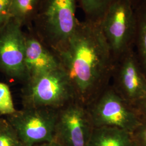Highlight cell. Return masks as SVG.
<instances>
[{
	"mask_svg": "<svg viewBox=\"0 0 146 146\" xmlns=\"http://www.w3.org/2000/svg\"><path fill=\"white\" fill-rule=\"evenodd\" d=\"M0 146H25L14 129L5 119L0 126Z\"/></svg>",
	"mask_w": 146,
	"mask_h": 146,
	"instance_id": "9a60e30c",
	"label": "cell"
},
{
	"mask_svg": "<svg viewBox=\"0 0 146 146\" xmlns=\"http://www.w3.org/2000/svg\"><path fill=\"white\" fill-rule=\"evenodd\" d=\"M142 120H146V93L145 96L133 106Z\"/></svg>",
	"mask_w": 146,
	"mask_h": 146,
	"instance_id": "d6986e66",
	"label": "cell"
},
{
	"mask_svg": "<svg viewBox=\"0 0 146 146\" xmlns=\"http://www.w3.org/2000/svg\"><path fill=\"white\" fill-rule=\"evenodd\" d=\"M76 0H42L33 23L37 35L53 51L67 42L78 22Z\"/></svg>",
	"mask_w": 146,
	"mask_h": 146,
	"instance_id": "7a4b0ae2",
	"label": "cell"
},
{
	"mask_svg": "<svg viewBox=\"0 0 146 146\" xmlns=\"http://www.w3.org/2000/svg\"><path fill=\"white\" fill-rule=\"evenodd\" d=\"M3 120H4V119H3V118H2V117H1V116H0V126L2 125Z\"/></svg>",
	"mask_w": 146,
	"mask_h": 146,
	"instance_id": "7402d4cb",
	"label": "cell"
},
{
	"mask_svg": "<svg viewBox=\"0 0 146 146\" xmlns=\"http://www.w3.org/2000/svg\"><path fill=\"white\" fill-rule=\"evenodd\" d=\"M21 98L23 108L56 110L75 100L72 84L62 67L28 80Z\"/></svg>",
	"mask_w": 146,
	"mask_h": 146,
	"instance_id": "3957f363",
	"label": "cell"
},
{
	"mask_svg": "<svg viewBox=\"0 0 146 146\" xmlns=\"http://www.w3.org/2000/svg\"><path fill=\"white\" fill-rule=\"evenodd\" d=\"M54 52L72 84L75 101L88 107L110 85L114 67L99 23L78 20L68 41Z\"/></svg>",
	"mask_w": 146,
	"mask_h": 146,
	"instance_id": "6da1fadb",
	"label": "cell"
},
{
	"mask_svg": "<svg viewBox=\"0 0 146 146\" xmlns=\"http://www.w3.org/2000/svg\"><path fill=\"white\" fill-rule=\"evenodd\" d=\"M24 35L27 81L61 67L57 55L37 35L33 26L26 28Z\"/></svg>",
	"mask_w": 146,
	"mask_h": 146,
	"instance_id": "30bf717a",
	"label": "cell"
},
{
	"mask_svg": "<svg viewBox=\"0 0 146 146\" xmlns=\"http://www.w3.org/2000/svg\"><path fill=\"white\" fill-rule=\"evenodd\" d=\"M94 127L88 108L74 100L58 110L54 138L64 146H88Z\"/></svg>",
	"mask_w": 146,
	"mask_h": 146,
	"instance_id": "52a82bcc",
	"label": "cell"
},
{
	"mask_svg": "<svg viewBox=\"0 0 146 146\" xmlns=\"http://www.w3.org/2000/svg\"><path fill=\"white\" fill-rule=\"evenodd\" d=\"M111 85L126 102L134 106L146 93V76L134 49L114 63Z\"/></svg>",
	"mask_w": 146,
	"mask_h": 146,
	"instance_id": "9c48e42d",
	"label": "cell"
},
{
	"mask_svg": "<svg viewBox=\"0 0 146 146\" xmlns=\"http://www.w3.org/2000/svg\"><path fill=\"white\" fill-rule=\"evenodd\" d=\"M11 0H0V31L11 20Z\"/></svg>",
	"mask_w": 146,
	"mask_h": 146,
	"instance_id": "ac0fdd59",
	"label": "cell"
},
{
	"mask_svg": "<svg viewBox=\"0 0 146 146\" xmlns=\"http://www.w3.org/2000/svg\"><path fill=\"white\" fill-rule=\"evenodd\" d=\"M34 146H64L62 144L56 140V139L54 138V139L52 141H48L46 142L41 143L40 144H37Z\"/></svg>",
	"mask_w": 146,
	"mask_h": 146,
	"instance_id": "ffe728a7",
	"label": "cell"
},
{
	"mask_svg": "<svg viewBox=\"0 0 146 146\" xmlns=\"http://www.w3.org/2000/svg\"><path fill=\"white\" fill-rule=\"evenodd\" d=\"M134 146H135V145H134Z\"/></svg>",
	"mask_w": 146,
	"mask_h": 146,
	"instance_id": "603a6c76",
	"label": "cell"
},
{
	"mask_svg": "<svg viewBox=\"0 0 146 146\" xmlns=\"http://www.w3.org/2000/svg\"><path fill=\"white\" fill-rule=\"evenodd\" d=\"M16 111L9 87L0 82V115L7 116Z\"/></svg>",
	"mask_w": 146,
	"mask_h": 146,
	"instance_id": "2e32d148",
	"label": "cell"
},
{
	"mask_svg": "<svg viewBox=\"0 0 146 146\" xmlns=\"http://www.w3.org/2000/svg\"><path fill=\"white\" fill-rule=\"evenodd\" d=\"M99 24L114 63L134 49L136 18L131 0H114Z\"/></svg>",
	"mask_w": 146,
	"mask_h": 146,
	"instance_id": "277c9868",
	"label": "cell"
},
{
	"mask_svg": "<svg viewBox=\"0 0 146 146\" xmlns=\"http://www.w3.org/2000/svg\"><path fill=\"white\" fill-rule=\"evenodd\" d=\"M114 0H79L84 20L100 23L105 12Z\"/></svg>",
	"mask_w": 146,
	"mask_h": 146,
	"instance_id": "5bb4252c",
	"label": "cell"
},
{
	"mask_svg": "<svg viewBox=\"0 0 146 146\" xmlns=\"http://www.w3.org/2000/svg\"><path fill=\"white\" fill-rule=\"evenodd\" d=\"M87 108L95 127H113L131 133L142 120L133 106L110 84Z\"/></svg>",
	"mask_w": 146,
	"mask_h": 146,
	"instance_id": "5b68a950",
	"label": "cell"
},
{
	"mask_svg": "<svg viewBox=\"0 0 146 146\" xmlns=\"http://www.w3.org/2000/svg\"><path fill=\"white\" fill-rule=\"evenodd\" d=\"M21 25L13 19L0 31V72L23 84L27 79L25 41Z\"/></svg>",
	"mask_w": 146,
	"mask_h": 146,
	"instance_id": "ba28073f",
	"label": "cell"
},
{
	"mask_svg": "<svg viewBox=\"0 0 146 146\" xmlns=\"http://www.w3.org/2000/svg\"><path fill=\"white\" fill-rule=\"evenodd\" d=\"M58 110L47 108H22L6 120L25 146H34L54 138Z\"/></svg>",
	"mask_w": 146,
	"mask_h": 146,
	"instance_id": "8992f818",
	"label": "cell"
},
{
	"mask_svg": "<svg viewBox=\"0 0 146 146\" xmlns=\"http://www.w3.org/2000/svg\"><path fill=\"white\" fill-rule=\"evenodd\" d=\"M131 133L113 127H94L88 146H134Z\"/></svg>",
	"mask_w": 146,
	"mask_h": 146,
	"instance_id": "8fae6325",
	"label": "cell"
},
{
	"mask_svg": "<svg viewBox=\"0 0 146 146\" xmlns=\"http://www.w3.org/2000/svg\"><path fill=\"white\" fill-rule=\"evenodd\" d=\"M131 1L133 5V7H134V8L135 7L136 5L138 4V3H139L141 0H131Z\"/></svg>",
	"mask_w": 146,
	"mask_h": 146,
	"instance_id": "44dd1931",
	"label": "cell"
},
{
	"mask_svg": "<svg viewBox=\"0 0 146 146\" xmlns=\"http://www.w3.org/2000/svg\"><path fill=\"white\" fill-rule=\"evenodd\" d=\"M42 0H11V19L26 28L33 26Z\"/></svg>",
	"mask_w": 146,
	"mask_h": 146,
	"instance_id": "4fadbf2b",
	"label": "cell"
},
{
	"mask_svg": "<svg viewBox=\"0 0 146 146\" xmlns=\"http://www.w3.org/2000/svg\"><path fill=\"white\" fill-rule=\"evenodd\" d=\"M134 145L135 146H146V120L141 123L131 133Z\"/></svg>",
	"mask_w": 146,
	"mask_h": 146,
	"instance_id": "e0dca14e",
	"label": "cell"
},
{
	"mask_svg": "<svg viewBox=\"0 0 146 146\" xmlns=\"http://www.w3.org/2000/svg\"><path fill=\"white\" fill-rule=\"evenodd\" d=\"M134 11L136 31L134 50L146 76V0H141Z\"/></svg>",
	"mask_w": 146,
	"mask_h": 146,
	"instance_id": "7c38bea8",
	"label": "cell"
}]
</instances>
